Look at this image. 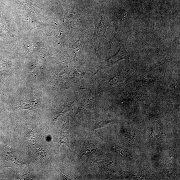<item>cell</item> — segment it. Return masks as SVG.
I'll list each match as a JSON object with an SVG mask.
<instances>
[{
  "label": "cell",
  "mask_w": 180,
  "mask_h": 180,
  "mask_svg": "<svg viewBox=\"0 0 180 180\" xmlns=\"http://www.w3.org/2000/svg\"><path fill=\"white\" fill-rule=\"evenodd\" d=\"M61 133L60 143L65 144L67 146L71 153L70 147L69 127L67 126H64L62 128Z\"/></svg>",
  "instance_id": "cell-1"
}]
</instances>
